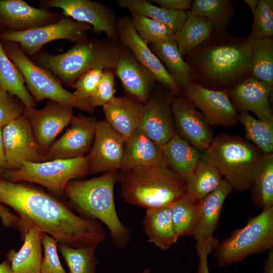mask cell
<instances>
[{"instance_id":"cell-17","label":"cell","mask_w":273,"mask_h":273,"mask_svg":"<svg viewBox=\"0 0 273 273\" xmlns=\"http://www.w3.org/2000/svg\"><path fill=\"white\" fill-rule=\"evenodd\" d=\"M125 139L105 121H98L94 141L88 153L89 173L116 171L121 169Z\"/></svg>"},{"instance_id":"cell-48","label":"cell","mask_w":273,"mask_h":273,"mask_svg":"<svg viewBox=\"0 0 273 273\" xmlns=\"http://www.w3.org/2000/svg\"><path fill=\"white\" fill-rule=\"evenodd\" d=\"M198 255L200 257V259L197 268V273H210L207 262L208 254L206 252H202Z\"/></svg>"},{"instance_id":"cell-21","label":"cell","mask_w":273,"mask_h":273,"mask_svg":"<svg viewBox=\"0 0 273 273\" xmlns=\"http://www.w3.org/2000/svg\"><path fill=\"white\" fill-rule=\"evenodd\" d=\"M173 95L159 91L144 104L143 117L139 128L150 139L162 146L175 133L171 110Z\"/></svg>"},{"instance_id":"cell-46","label":"cell","mask_w":273,"mask_h":273,"mask_svg":"<svg viewBox=\"0 0 273 273\" xmlns=\"http://www.w3.org/2000/svg\"><path fill=\"white\" fill-rule=\"evenodd\" d=\"M158 6L168 10L187 12L191 8V0H153Z\"/></svg>"},{"instance_id":"cell-36","label":"cell","mask_w":273,"mask_h":273,"mask_svg":"<svg viewBox=\"0 0 273 273\" xmlns=\"http://www.w3.org/2000/svg\"><path fill=\"white\" fill-rule=\"evenodd\" d=\"M249 189L251 200L262 210L273 206V153L265 154L261 169Z\"/></svg>"},{"instance_id":"cell-14","label":"cell","mask_w":273,"mask_h":273,"mask_svg":"<svg viewBox=\"0 0 273 273\" xmlns=\"http://www.w3.org/2000/svg\"><path fill=\"white\" fill-rule=\"evenodd\" d=\"M171 110L175 133L202 153L212 142L214 136L202 114L181 93L174 96Z\"/></svg>"},{"instance_id":"cell-18","label":"cell","mask_w":273,"mask_h":273,"mask_svg":"<svg viewBox=\"0 0 273 273\" xmlns=\"http://www.w3.org/2000/svg\"><path fill=\"white\" fill-rule=\"evenodd\" d=\"M73 107L48 100L42 109L25 108L24 114L28 119L35 138L43 153L54 142L56 136L71 122Z\"/></svg>"},{"instance_id":"cell-16","label":"cell","mask_w":273,"mask_h":273,"mask_svg":"<svg viewBox=\"0 0 273 273\" xmlns=\"http://www.w3.org/2000/svg\"><path fill=\"white\" fill-rule=\"evenodd\" d=\"M97 122L94 116H74L70 127L44 152L45 161L84 156L92 147Z\"/></svg>"},{"instance_id":"cell-15","label":"cell","mask_w":273,"mask_h":273,"mask_svg":"<svg viewBox=\"0 0 273 273\" xmlns=\"http://www.w3.org/2000/svg\"><path fill=\"white\" fill-rule=\"evenodd\" d=\"M226 91L214 90L192 82L181 94L199 109L208 124L231 127L239 121V114Z\"/></svg>"},{"instance_id":"cell-51","label":"cell","mask_w":273,"mask_h":273,"mask_svg":"<svg viewBox=\"0 0 273 273\" xmlns=\"http://www.w3.org/2000/svg\"><path fill=\"white\" fill-rule=\"evenodd\" d=\"M258 0H245L244 2L247 4L250 9L251 10L252 13L255 10L258 4Z\"/></svg>"},{"instance_id":"cell-12","label":"cell","mask_w":273,"mask_h":273,"mask_svg":"<svg viewBox=\"0 0 273 273\" xmlns=\"http://www.w3.org/2000/svg\"><path fill=\"white\" fill-rule=\"evenodd\" d=\"M2 136L8 171L19 169L25 162L45 161L44 153L24 114L4 126Z\"/></svg>"},{"instance_id":"cell-4","label":"cell","mask_w":273,"mask_h":273,"mask_svg":"<svg viewBox=\"0 0 273 273\" xmlns=\"http://www.w3.org/2000/svg\"><path fill=\"white\" fill-rule=\"evenodd\" d=\"M118 56L116 41L86 37L60 54L40 51L30 58L60 82L70 86L87 70L96 68H114Z\"/></svg>"},{"instance_id":"cell-8","label":"cell","mask_w":273,"mask_h":273,"mask_svg":"<svg viewBox=\"0 0 273 273\" xmlns=\"http://www.w3.org/2000/svg\"><path fill=\"white\" fill-rule=\"evenodd\" d=\"M88 155L40 163L24 162L18 169L7 171L3 177L15 183L29 182L40 185L57 196H62L72 179L89 173Z\"/></svg>"},{"instance_id":"cell-43","label":"cell","mask_w":273,"mask_h":273,"mask_svg":"<svg viewBox=\"0 0 273 273\" xmlns=\"http://www.w3.org/2000/svg\"><path fill=\"white\" fill-rule=\"evenodd\" d=\"M115 76L113 68L104 70L90 101V106L93 110L96 107L103 106L109 103L115 97Z\"/></svg>"},{"instance_id":"cell-11","label":"cell","mask_w":273,"mask_h":273,"mask_svg":"<svg viewBox=\"0 0 273 273\" xmlns=\"http://www.w3.org/2000/svg\"><path fill=\"white\" fill-rule=\"evenodd\" d=\"M41 9L57 8L62 14L90 25L95 33H104L109 40L117 41L118 20L114 12L104 4L89 0H42Z\"/></svg>"},{"instance_id":"cell-34","label":"cell","mask_w":273,"mask_h":273,"mask_svg":"<svg viewBox=\"0 0 273 273\" xmlns=\"http://www.w3.org/2000/svg\"><path fill=\"white\" fill-rule=\"evenodd\" d=\"M188 11L208 19L216 30H225L229 27L235 14V7L230 0H195Z\"/></svg>"},{"instance_id":"cell-22","label":"cell","mask_w":273,"mask_h":273,"mask_svg":"<svg viewBox=\"0 0 273 273\" xmlns=\"http://www.w3.org/2000/svg\"><path fill=\"white\" fill-rule=\"evenodd\" d=\"M61 14L38 9L23 0H0L1 31H23L59 21Z\"/></svg>"},{"instance_id":"cell-10","label":"cell","mask_w":273,"mask_h":273,"mask_svg":"<svg viewBox=\"0 0 273 273\" xmlns=\"http://www.w3.org/2000/svg\"><path fill=\"white\" fill-rule=\"evenodd\" d=\"M92 26L61 14L56 22L23 31H1L2 42L12 41L19 44L23 53L29 58L40 51L42 47L52 41L66 39L76 43L86 37Z\"/></svg>"},{"instance_id":"cell-24","label":"cell","mask_w":273,"mask_h":273,"mask_svg":"<svg viewBox=\"0 0 273 273\" xmlns=\"http://www.w3.org/2000/svg\"><path fill=\"white\" fill-rule=\"evenodd\" d=\"M102 107L105 120L125 141L139 128L145 109L144 104L127 95L115 97Z\"/></svg>"},{"instance_id":"cell-25","label":"cell","mask_w":273,"mask_h":273,"mask_svg":"<svg viewBox=\"0 0 273 273\" xmlns=\"http://www.w3.org/2000/svg\"><path fill=\"white\" fill-rule=\"evenodd\" d=\"M162 150L168 168L186 183L201 159V153L176 133L162 146Z\"/></svg>"},{"instance_id":"cell-49","label":"cell","mask_w":273,"mask_h":273,"mask_svg":"<svg viewBox=\"0 0 273 273\" xmlns=\"http://www.w3.org/2000/svg\"><path fill=\"white\" fill-rule=\"evenodd\" d=\"M263 273H273V248L270 249L264 261Z\"/></svg>"},{"instance_id":"cell-47","label":"cell","mask_w":273,"mask_h":273,"mask_svg":"<svg viewBox=\"0 0 273 273\" xmlns=\"http://www.w3.org/2000/svg\"><path fill=\"white\" fill-rule=\"evenodd\" d=\"M8 171L6 162L5 151L2 136V128H0V176L3 175Z\"/></svg>"},{"instance_id":"cell-1","label":"cell","mask_w":273,"mask_h":273,"mask_svg":"<svg viewBox=\"0 0 273 273\" xmlns=\"http://www.w3.org/2000/svg\"><path fill=\"white\" fill-rule=\"evenodd\" d=\"M0 204L16 211L26 231L31 225L74 248L98 246L105 239L100 222L73 212L64 203L33 186L0 176Z\"/></svg>"},{"instance_id":"cell-40","label":"cell","mask_w":273,"mask_h":273,"mask_svg":"<svg viewBox=\"0 0 273 273\" xmlns=\"http://www.w3.org/2000/svg\"><path fill=\"white\" fill-rule=\"evenodd\" d=\"M130 19L139 36L148 45L174 34L167 26L150 18L131 14Z\"/></svg>"},{"instance_id":"cell-37","label":"cell","mask_w":273,"mask_h":273,"mask_svg":"<svg viewBox=\"0 0 273 273\" xmlns=\"http://www.w3.org/2000/svg\"><path fill=\"white\" fill-rule=\"evenodd\" d=\"M239 121L244 126L246 138L264 154L273 152V123L256 119L248 112L239 114Z\"/></svg>"},{"instance_id":"cell-50","label":"cell","mask_w":273,"mask_h":273,"mask_svg":"<svg viewBox=\"0 0 273 273\" xmlns=\"http://www.w3.org/2000/svg\"><path fill=\"white\" fill-rule=\"evenodd\" d=\"M0 273H13L10 263L7 259L0 263Z\"/></svg>"},{"instance_id":"cell-39","label":"cell","mask_w":273,"mask_h":273,"mask_svg":"<svg viewBox=\"0 0 273 273\" xmlns=\"http://www.w3.org/2000/svg\"><path fill=\"white\" fill-rule=\"evenodd\" d=\"M97 247L74 248L62 243L57 245L70 273H96L99 264L95 255Z\"/></svg>"},{"instance_id":"cell-41","label":"cell","mask_w":273,"mask_h":273,"mask_svg":"<svg viewBox=\"0 0 273 273\" xmlns=\"http://www.w3.org/2000/svg\"><path fill=\"white\" fill-rule=\"evenodd\" d=\"M253 23L249 40L273 37V1L259 0L252 12Z\"/></svg>"},{"instance_id":"cell-3","label":"cell","mask_w":273,"mask_h":273,"mask_svg":"<svg viewBox=\"0 0 273 273\" xmlns=\"http://www.w3.org/2000/svg\"><path fill=\"white\" fill-rule=\"evenodd\" d=\"M120 177L117 171H112L89 179L71 180L64 194L81 214L105 223L115 246L122 248L129 241L130 233L120 220L114 203V188Z\"/></svg>"},{"instance_id":"cell-27","label":"cell","mask_w":273,"mask_h":273,"mask_svg":"<svg viewBox=\"0 0 273 273\" xmlns=\"http://www.w3.org/2000/svg\"><path fill=\"white\" fill-rule=\"evenodd\" d=\"M163 159L162 147L150 139L140 129L125 141L121 169L155 164Z\"/></svg>"},{"instance_id":"cell-52","label":"cell","mask_w":273,"mask_h":273,"mask_svg":"<svg viewBox=\"0 0 273 273\" xmlns=\"http://www.w3.org/2000/svg\"><path fill=\"white\" fill-rule=\"evenodd\" d=\"M142 273H150V269L148 268L144 269Z\"/></svg>"},{"instance_id":"cell-23","label":"cell","mask_w":273,"mask_h":273,"mask_svg":"<svg viewBox=\"0 0 273 273\" xmlns=\"http://www.w3.org/2000/svg\"><path fill=\"white\" fill-rule=\"evenodd\" d=\"M272 91L264 83L250 76L233 88L229 96L238 113L250 111L258 119L273 123L269 100Z\"/></svg>"},{"instance_id":"cell-26","label":"cell","mask_w":273,"mask_h":273,"mask_svg":"<svg viewBox=\"0 0 273 273\" xmlns=\"http://www.w3.org/2000/svg\"><path fill=\"white\" fill-rule=\"evenodd\" d=\"M43 233L36 226L31 225L25 233L20 250L11 249L7 253V259L13 273H40Z\"/></svg>"},{"instance_id":"cell-9","label":"cell","mask_w":273,"mask_h":273,"mask_svg":"<svg viewBox=\"0 0 273 273\" xmlns=\"http://www.w3.org/2000/svg\"><path fill=\"white\" fill-rule=\"evenodd\" d=\"M4 50L24 77L26 88L35 103L45 99L85 111L73 93L66 90L51 73L34 63L15 42H2Z\"/></svg>"},{"instance_id":"cell-28","label":"cell","mask_w":273,"mask_h":273,"mask_svg":"<svg viewBox=\"0 0 273 273\" xmlns=\"http://www.w3.org/2000/svg\"><path fill=\"white\" fill-rule=\"evenodd\" d=\"M150 46L181 92L186 90L192 82L191 70L179 52L174 34Z\"/></svg>"},{"instance_id":"cell-31","label":"cell","mask_w":273,"mask_h":273,"mask_svg":"<svg viewBox=\"0 0 273 273\" xmlns=\"http://www.w3.org/2000/svg\"><path fill=\"white\" fill-rule=\"evenodd\" d=\"M187 18L179 30L174 34L179 52L186 56L202 43L211 34L213 28L206 18L187 11Z\"/></svg>"},{"instance_id":"cell-33","label":"cell","mask_w":273,"mask_h":273,"mask_svg":"<svg viewBox=\"0 0 273 273\" xmlns=\"http://www.w3.org/2000/svg\"><path fill=\"white\" fill-rule=\"evenodd\" d=\"M249 40L252 52L250 76L263 82L272 90L273 38Z\"/></svg>"},{"instance_id":"cell-42","label":"cell","mask_w":273,"mask_h":273,"mask_svg":"<svg viewBox=\"0 0 273 273\" xmlns=\"http://www.w3.org/2000/svg\"><path fill=\"white\" fill-rule=\"evenodd\" d=\"M104 69L102 67H96L87 70L71 86L75 89L73 95L83 106L85 112L91 113L94 110L90 106V101Z\"/></svg>"},{"instance_id":"cell-44","label":"cell","mask_w":273,"mask_h":273,"mask_svg":"<svg viewBox=\"0 0 273 273\" xmlns=\"http://www.w3.org/2000/svg\"><path fill=\"white\" fill-rule=\"evenodd\" d=\"M57 245V241L52 237L43 233L42 246L44 255L40 273H66L58 257Z\"/></svg>"},{"instance_id":"cell-5","label":"cell","mask_w":273,"mask_h":273,"mask_svg":"<svg viewBox=\"0 0 273 273\" xmlns=\"http://www.w3.org/2000/svg\"><path fill=\"white\" fill-rule=\"evenodd\" d=\"M119 180L122 199L146 210L170 205L187 193L185 182L169 170L164 158L124 171Z\"/></svg>"},{"instance_id":"cell-2","label":"cell","mask_w":273,"mask_h":273,"mask_svg":"<svg viewBox=\"0 0 273 273\" xmlns=\"http://www.w3.org/2000/svg\"><path fill=\"white\" fill-rule=\"evenodd\" d=\"M185 60L192 82L205 88L230 92L250 76V41L225 30L213 29L210 36Z\"/></svg>"},{"instance_id":"cell-45","label":"cell","mask_w":273,"mask_h":273,"mask_svg":"<svg viewBox=\"0 0 273 273\" xmlns=\"http://www.w3.org/2000/svg\"><path fill=\"white\" fill-rule=\"evenodd\" d=\"M25 108L17 97L0 88V128L23 115Z\"/></svg>"},{"instance_id":"cell-13","label":"cell","mask_w":273,"mask_h":273,"mask_svg":"<svg viewBox=\"0 0 273 273\" xmlns=\"http://www.w3.org/2000/svg\"><path fill=\"white\" fill-rule=\"evenodd\" d=\"M233 190L223 178L216 189L198 201L197 221L190 234L196 241L197 253L203 250L210 253L219 243L213 234L218 226L225 199Z\"/></svg>"},{"instance_id":"cell-29","label":"cell","mask_w":273,"mask_h":273,"mask_svg":"<svg viewBox=\"0 0 273 273\" xmlns=\"http://www.w3.org/2000/svg\"><path fill=\"white\" fill-rule=\"evenodd\" d=\"M171 205L147 209L143 221L150 242L163 250L169 249L178 239L172 221Z\"/></svg>"},{"instance_id":"cell-20","label":"cell","mask_w":273,"mask_h":273,"mask_svg":"<svg viewBox=\"0 0 273 273\" xmlns=\"http://www.w3.org/2000/svg\"><path fill=\"white\" fill-rule=\"evenodd\" d=\"M118 38L119 41L127 47L136 59L153 75L155 81L162 84L173 96L181 93L178 85L171 77L167 70L135 30L130 19L126 16L118 20Z\"/></svg>"},{"instance_id":"cell-7","label":"cell","mask_w":273,"mask_h":273,"mask_svg":"<svg viewBox=\"0 0 273 273\" xmlns=\"http://www.w3.org/2000/svg\"><path fill=\"white\" fill-rule=\"evenodd\" d=\"M273 248V206L252 217L242 228L219 243L214 256L219 267L241 262L249 255Z\"/></svg>"},{"instance_id":"cell-38","label":"cell","mask_w":273,"mask_h":273,"mask_svg":"<svg viewBox=\"0 0 273 273\" xmlns=\"http://www.w3.org/2000/svg\"><path fill=\"white\" fill-rule=\"evenodd\" d=\"M198 204L186 193L171 205L172 221L178 238L190 235L197 221Z\"/></svg>"},{"instance_id":"cell-19","label":"cell","mask_w":273,"mask_h":273,"mask_svg":"<svg viewBox=\"0 0 273 273\" xmlns=\"http://www.w3.org/2000/svg\"><path fill=\"white\" fill-rule=\"evenodd\" d=\"M118 56L113 68L125 92L145 104L150 98L155 79L152 73L135 57L125 46L116 41Z\"/></svg>"},{"instance_id":"cell-32","label":"cell","mask_w":273,"mask_h":273,"mask_svg":"<svg viewBox=\"0 0 273 273\" xmlns=\"http://www.w3.org/2000/svg\"><path fill=\"white\" fill-rule=\"evenodd\" d=\"M0 29V33H1ZM0 88L20 99L26 108L36 103L27 90L22 74L6 55L0 39Z\"/></svg>"},{"instance_id":"cell-6","label":"cell","mask_w":273,"mask_h":273,"mask_svg":"<svg viewBox=\"0 0 273 273\" xmlns=\"http://www.w3.org/2000/svg\"><path fill=\"white\" fill-rule=\"evenodd\" d=\"M264 155L246 139L221 133L201 153V159L216 168L233 189L242 192L249 189Z\"/></svg>"},{"instance_id":"cell-53","label":"cell","mask_w":273,"mask_h":273,"mask_svg":"<svg viewBox=\"0 0 273 273\" xmlns=\"http://www.w3.org/2000/svg\"><path fill=\"white\" fill-rule=\"evenodd\" d=\"M1 209H2V205H1V204H0V211L1 210Z\"/></svg>"},{"instance_id":"cell-30","label":"cell","mask_w":273,"mask_h":273,"mask_svg":"<svg viewBox=\"0 0 273 273\" xmlns=\"http://www.w3.org/2000/svg\"><path fill=\"white\" fill-rule=\"evenodd\" d=\"M117 3L119 7L129 10L131 14L164 24L174 34L179 30L187 18V12L166 9L146 0H118Z\"/></svg>"},{"instance_id":"cell-35","label":"cell","mask_w":273,"mask_h":273,"mask_svg":"<svg viewBox=\"0 0 273 273\" xmlns=\"http://www.w3.org/2000/svg\"><path fill=\"white\" fill-rule=\"evenodd\" d=\"M222 179L216 168L200 159L186 182L187 194L199 201L216 189Z\"/></svg>"}]
</instances>
